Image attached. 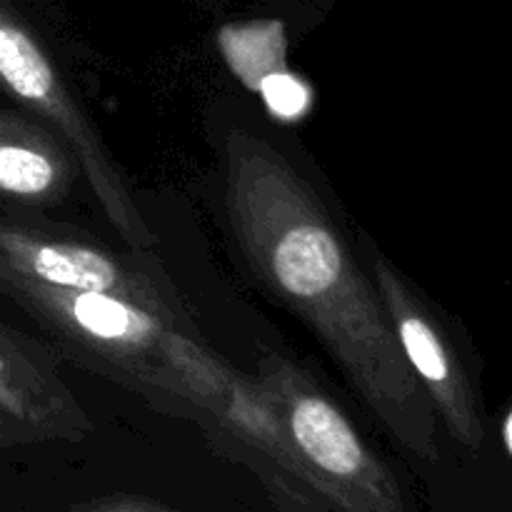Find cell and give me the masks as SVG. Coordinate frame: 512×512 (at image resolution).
I'll use <instances>...</instances> for the list:
<instances>
[{
    "mask_svg": "<svg viewBox=\"0 0 512 512\" xmlns=\"http://www.w3.org/2000/svg\"><path fill=\"white\" fill-rule=\"evenodd\" d=\"M225 210L260 283L298 315L403 448L435 458L430 398L405 363L368 270L313 185L265 138L230 128Z\"/></svg>",
    "mask_w": 512,
    "mask_h": 512,
    "instance_id": "6da1fadb",
    "label": "cell"
},
{
    "mask_svg": "<svg viewBox=\"0 0 512 512\" xmlns=\"http://www.w3.org/2000/svg\"><path fill=\"white\" fill-rule=\"evenodd\" d=\"M0 293L83 368L130 390L158 413L195 423L213 448H248L303 483L255 380L215 353L200 330L130 300L53 288L8 270H0Z\"/></svg>",
    "mask_w": 512,
    "mask_h": 512,
    "instance_id": "7a4b0ae2",
    "label": "cell"
},
{
    "mask_svg": "<svg viewBox=\"0 0 512 512\" xmlns=\"http://www.w3.org/2000/svg\"><path fill=\"white\" fill-rule=\"evenodd\" d=\"M253 380L305 488L335 512H408L388 465L308 370L280 353H265Z\"/></svg>",
    "mask_w": 512,
    "mask_h": 512,
    "instance_id": "3957f363",
    "label": "cell"
},
{
    "mask_svg": "<svg viewBox=\"0 0 512 512\" xmlns=\"http://www.w3.org/2000/svg\"><path fill=\"white\" fill-rule=\"evenodd\" d=\"M0 93L23 105L28 115L48 123L68 143L100 213L123 243L153 253L158 235L145 220L98 123L65 83L33 25L8 0H0Z\"/></svg>",
    "mask_w": 512,
    "mask_h": 512,
    "instance_id": "277c9868",
    "label": "cell"
},
{
    "mask_svg": "<svg viewBox=\"0 0 512 512\" xmlns=\"http://www.w3.org/2000/svg\"><path fill=\"white\" fill-rule=\"evenodd\" d=\"M0 270L53 288L130 300L183 328L200 330L153 253L133 248L120 253L68 225L0 213Z\"/></svg>",
    "mask_w": 512,
    "mask_h": 512,
    "instance_id": "5b68a950",
    "label": "cell"
},
{
    "mask_svg": "<svg viewBox=\"0 0 512 512\" xmlns=\"http://www.w3.org/2000/svg\"><path fill=\"white\" fill-rule=\"evenodd\" d=\"M358 253L363 255L365 270L373 280L375 295L388 315L405 363L423 385L425 395L443 410L450 428L460 438H470L473 418L468 413L463 383H460L448 340L435 323L433 313L423 303L415 285L405 278L398 263L365 230H360L358 235Z\"/></svg>",
    "mask_w": 512,
    "mask_h": 512,
    "instance_id": "8992f818",
    "label": "cell"
},
{
    "mask_svg": "<svg viewBox=\"0 0 512 512\" xmlns=\"http://www.w3.org/2000/svg\"><path fill=\"white\" fill-rule=\"evenodd\" d=\"M0 415L35 440L83 443L95 430L53 353L5 323H0Z\"/></svg>",
    "mask_w": 512,
    "mask_h": 512,
    "instance_id": "52a82bcc",
    "label": "cell"
},
{
    "mask_svg": "<svg viewBox=\"0 0 512 512\" xmlns=\"http://www.w3.org/2000/svg\"><path fill=\"white\" fill-rule=\"evenodd\" d=\"M78 175L73 150L48 123L0 105V198L53 208L68 198Z\"/></svg>",
    "mask_w": 512,
    "mask_h": 512,
    "instance_id": "ba28073f",
    "label": "cell"
},
{
    "mask_svg": "<svg viewBox=\"0 0 512 512\" xmlns=\"http://www.w3.org/2000/svg\"><path fill=\"white\" fill-rule=\"evenodd\" d=\"M225 458L235 460V463L253 470V473L258 475L260 483H263L265 493L270 495V500H273L275 508L280 512H335L325 500H320L313 490L305 488L298 480L288 478L285 473H280L273 463H268V460L260 458V455L250 453V450L230 448L228 453H225Z\"/></svg>",
    "mask_w": 512,
    "mask_h": 512,
    "instance_id": "9c48e42d",
    "label": "cell"
},
{
    "mask_svg": "<svg viewBox=\"0 0 512 512\" xmlns=\"http://www.w3.org/2000/svg\"><path fill=\"white\" fill-rule=\"evenodd\" d=\"M70 512H178L158 500L140 498V495H103L73 505Z\"/></svg>",
    "mask_w": 512,
    "mask_h": 512,
    "instance_id": "30bf717a",
    "label": "cell"
},
{
    "mask_svg": "<svg viewBox=\"0 0 512 512\" xmlns=\"http://www.w3.org/2000/svg\"><path fill=\"white\" fill-rule=\"evenodd\" d=\"M25 443H38V440H35L28 430L15 425L13 420L0 415V448H13V445H25Z\"/></svg>",
    "mask_w": 512,
    "mask_h": 512,
    "instance_id": "8fae6325",
    "label": "cell"
},
{
    "mask_svg": "<svg viewBox=\"0 0 512 512\" xmlns=\"http://www.w3.org/2000/svg\"><path fill=\"white\" fill-rule=\"evenodd\" d=\"M505 440H508V448H510V453H512V415H510L508 425H505Z\"/></svg>",
    "mask_w": 512,
    "mask_h": 512,
    "instance_id": "7c38bea8",
    "label": "cell"
}]
</instances>
